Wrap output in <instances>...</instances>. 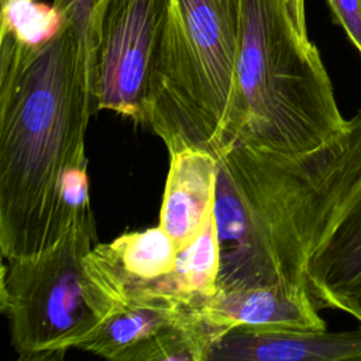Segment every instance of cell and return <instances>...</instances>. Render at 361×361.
<instances>
[{"label":"cell","mask_w":361,"mask_h":361,"mask_svg":"<svg viewBox=\"0 0 361 361\" xmlns=\"http://www.w3.org/2000/svg\"><path fill=\"white\" fill-rule=\"evenodd\" d=\"M93 63L69 23L34 47L0 34V251L37 254L71 227L62 182L87 161Z\"/></svg>","instance_id":"obj_1"},{"label":"cell","mask_w":361,"mask_h":361,"mask_svg":"<svg viewBox=\"0 0 361 361\" xmlns=\"http://www.w3.org/2000/svg\"><path fill=\"white\" fill-rule=\"evenodd\" d=\"M360 176L361 109L341 133L309 151L235 142L219 158L217 289L283 285L307 290V264Z\"/></svg>","instance_id":"obj_2"},{"label":"cell","mask_w":361,"mask_h":361,"mask_svg":"<svg viewBox=\"0 0 361 361\" xmlns=\"http://www.w3.org/2000/svg\"><path fill=\"white\" fill-rule=\"evenodd\" d=\"M331 79L289 0H241L235 144L278 152L313 149L344 130Z\"/></svg>","instance_id":"obj_3"},{"label":"cell","mask_w":361,"mask_h":361,"mask_svg":"<svg viewBox=\"0 0 361 361\" xmlns=\"http://www.w3.org/2000/svg\"><path fill=\"white\" fill-rule=\"evenodd\" d=\"M127 286L96 243L93 214L49 248L4 259L1 310L21 361L61 360L92 338L124 303Z\"/></svg>","instance_id":"obj_4"},{"label":"cell","mask_w":361,"mask_h":361,"mask_svg":"<svg viewBox=\"0 0 361 361\" xmlns=\"http://www.w3.org/2000/svg\"><path fill=\"white\" fill-rule=\"evenodd\" d=\"M240 23L241 0H171L147 120L169 154L230 149Z\"/></svg>","instance_id":"obj_5"},{"label":"cell","mask_w":361,"mask_h":361,"mask_svg":"<svg viewBox=\"0 0 361 361\" xmlns=\"http://www.w3.org/2000/svg\"><path fill=\"white\" fill-rule=\"evenodd\" d=\"M169 11L171 0H97L90 23L96 110L147 124Z\"/></svg>","instance_id":"obj_6"},{"label":"cell","mask_w":361,"mask_h":361,"mask_svg":"<svg viewBox=\"0 0 361 361\" xmlns=\"http://www.w3.org/2000/svg\"><path fill=\"white\" fill-rule=\"evenodd\" d=\"M197 306L164 289L158 281L131 285L121 307L78 350L111 361H140L154 340Z\"/></svg>","instance_id":"obj_7"},{"label":"cell","mask_w":361,"mask_h":361,"mask_svg":"<svg viewBox=\"0 0 361 361\" xmlns=\"http://www.w3.org/2000/svg\"><path fill=\"white\" fill-rule=\"evenodd\" d=\"M204 319L228 333L233 329L257 331H322L326 322L309 292L283 285L217 289L200 305Z\"/></svg>","instance_id":"obj_8"},{"label":"cell","mask_w":361,"mask_h":361,"mask_svg":"<svg viewBox=\"0 0 361 361\" xmlns=\"http://www.w3.org/2000/svg\"><path fill=\"white\" fill-rule=\"evenodd\" d=\"M307 292L319 309L341 310L361 295V176L338 216L312 255L306 269Z\"/></svg>","instance_id":"obj_9"},{"label":"cell","mask_w":361,"mask_h":361,"mask_svg":"<svg viewBox=\"0 0 361 361\" xmlns=\"http://www.w3.org/2000/svg\"><path fill=\"white\" fill-rule=\"evenodd\" d=\"M361 361V324L351 331H257L233 329L209 361Z\"/></svg>","instance_id":"obj_10"},{"label":"cell","mask_w":361,"mask_h":361,"mask_svg":"<svg viewBox=\"0 0 361 361\" xmlns=\"http://www.w3.org/2000/svg\"><path fill=\"white\" fill-rule=\"evenodd\" d=\"M169 155L159 226L182 250L202 233L214 213L219 159L196 148Z\"/></svg>","instance_id":"obj_11"},{"label":"cell","mask_w":361,"mask_h":361,"mask_svg":"<svg viewBox=\"0 0 361 361\" xmlns=\"http://www.w3.org/2000/svg\"><path fill=\"white\" fill-rule=\"evenodd\" d=\"M107 254L126 281L127 288L135 283H151L168 276L178 255L172 237L161 227L131 231L104 244Z\"/></svg>","instance_id":"obj_12"},{"label":"cell","mask_w":361,"mask_h":361,"mask_svg":"<svg viewBox=\"0 0 361 361\" xmlns=\"http://www.w3.org/2000/svg\"><path fill=\"white\" fill-rule=\"evenodd\" d=\"M220 265V241L213 213L202 233L178 251L175 268L161 285L186 300L202 305L217 290Z\"/></svg>","instance_id":"obj_13"},{"label":"cell","mask_w":361,"mask_h":361,"mask_svg":"<svg viewBox=\"0 0 361 361\" xmlns=\"http://www.w3.org/2000/svg\"><path fill=\"white\" fill-rule=\"evenodd\" d=\"M68 24L62 11L52 4L37 0L1 1L0 34L28 44L42 45L56 37Z\"/></svg>","instance_id":"obj_14"},{"label":"cell","mask_w":361,"mask_h":361,"mask_svg":"<svg viewBox=\"0 0 361 361\" xmlns=\"http://www.w3.org/2000/svg\"><path fill=\"white\" fill-rule=\"evenodd\" d=\"M96 3L97 0H54V6H56L62 11L66 21L73 28L83 49L90 56L92 63H93V54H92L90 23H92V14Z\"/></svg>","instance_id":"obj_15"},{"label":"cell","mask_w":361,"mask_h":361,"mask_svg":"<svg viewBox=\"0 0 361 361\" xmlns=\"http://www.w3.org/2000/svg\"><path fill=\"white\" fill-rule=\"evenodd\" d=\"M336 23L361 54V0H327Z\"/></svg>","instance_id":"obj_16"},{"label":"cell","mask_w":361,"mask_h":361,"mask_svg":"<svg viewBox=\"0 0 361 361\" xmlns=\"http://www.w3.org/2000/svg\"><path fill=\"white\" fill-rule=\"evenodd\" d=\"M289 3L292 4V8H293L299 23L307 28V25H306V0H289Z\"/></svg>","instance_id":"obj_17"},{"label":"cell","mask_w":361,"mask_h":361,"mask_svg":"<svg viewBox=\"0 0 361 361\" xmlns=\"http://www.w3.org/2000/svg\"><path fill=\"white\" fill-rule=\"evenodd\" d=\"M345 313L351 314L355 320H358V323L361 324V295H358L355 299H353L347 307L344 309Z\"/></svg>","instance_id":"obj_18"},{"label":"cell","mask_w":361,"mask_h":361,"mask_svg":"<svg viewBox=\"0 0 361 361\" xmlns=\"http://www.w3.org/2000/svg\"><path fill=\"white\" fill-rule=\"evenodd\" d=\"M1 1H7V0H1Z\"/></svg>","instance_id":"obj_19"}]
</instances>
